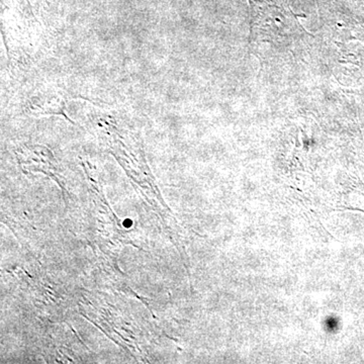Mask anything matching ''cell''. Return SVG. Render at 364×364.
I'll return each instance as SVG.
<instances>
[{
    "label": "cell",
    "instance_id": "1",
    "mask_svg": "<svg viewBox=\"0 0 364 364\" xmlns=\"http://www.w3.org/2000/svg\"><path fill=\"white\" fill-rule=\"evenodd\" d=\"M26 109L28 114H35V116L55 114V116L64 117L73 123L67 114L65 98L60 93L53 92V91H45L33 95L28 100Z\"/></svg>",
    "mask_w": 364,
    "mask_h": 364
}]
</instances>
